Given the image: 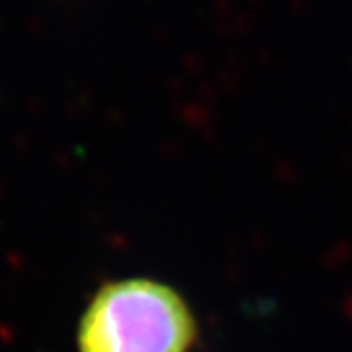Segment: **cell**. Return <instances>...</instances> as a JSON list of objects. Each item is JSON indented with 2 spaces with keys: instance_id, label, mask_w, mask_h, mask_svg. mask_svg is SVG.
I'll use <instances>...</instances> for the list:
<instances>
[{
  "instance_id": "6da1fadb",
  "label": "cell",
  "mask_w": 352,
  "mask_h": 352,
  "mask_svg": "<svg viewBox=\"0 0 352 352\" xmlns=\"http://www.w3.org/2000/svg\"><path fill=\"white\" fill-rule=\"evenodd\" d=\"M196 317L175 288L126 278L96 292L78 325V352H186Z\"/></svg>"
}]
</instances>
